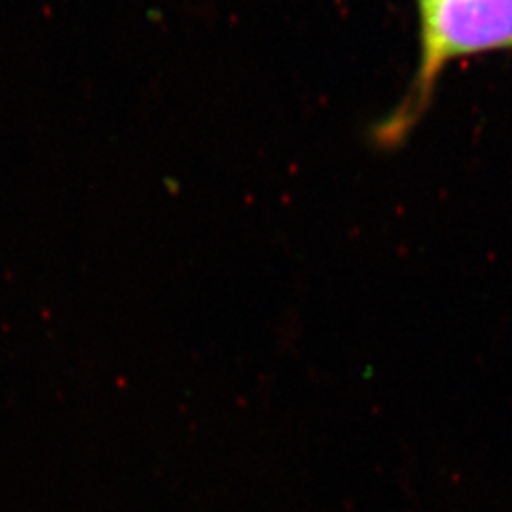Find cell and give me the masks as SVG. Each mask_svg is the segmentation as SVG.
I'll use <instances>...</instances> for the list:
<instances>
[{
  "label": "cell",
  "mask_w": 512,
  "mask_h": 512,
  "mask_svg": "<svg viewBox=\"0 0 512 512\" xmlns=\"http://www.w3.org/2000/svg\"><path fill=\"white\" fill-rule=\"evenodd\" d=\"M494 52H512V0H437L420 10L418 69L382 139H403L454 61Z\"/></svg>",
  "instance_id": "6da1fadb"
},
{
  "label": "cell",
  "mask_w": 512,
  "mask_h": 512,
  "mask_svg": "<svg viewBox=\"0 0 512 512\" xmlns=\"http://www.w3.org/2000/svg\"><path fill=\"white\" fill-rule=\"evenodd\" d=\"M433 2H437V0H418V10L427 8V6H429V4H433Z\"/></svg>",
  "instance_id": "7a4b0ae2"
}]
</instances>
